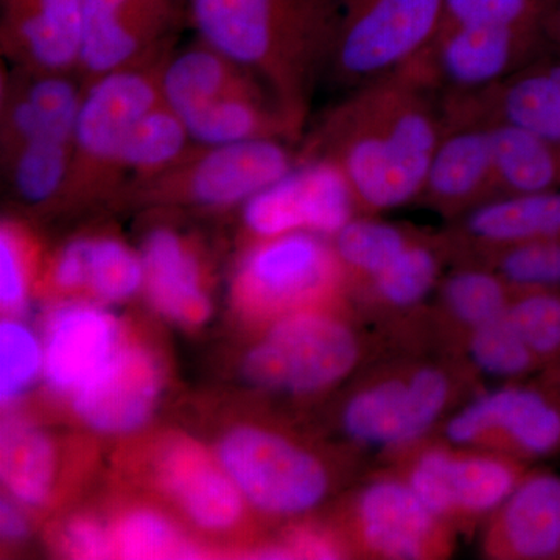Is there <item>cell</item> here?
I'll list each match as a JSON object with an SVG mask.
<instances>
[{
  "label": "cell",
  "instance_id": "obj_1",
  "mask_svg": "<svg viewBox=\"0 0 560 560\" xmlns=\"http://www.w3.org/2000/svg\"><path fill=\"white\" fill-rule=\"evenodd\" d=\"M419 91L415 75L372 81L329 120L323 156L340 165L357 205L390 210L422 194L444 130Z\"/></svg>",
  "mask_w": 560,
  "mask_h": 560
},
{
  "label": "cell",
  "instance_id": "obj_2",
  "mask_svg": "<svg viewBox=\"0 0 560 560\" xmlns=\"http://www.w3.org/2000/svg\"><path fill=\"white\" fill-rule=\"evenodd\" d=\"M200 39L245 66L293 124L318 50H330L338 0H187Z\"/></svg>",
  "mask_w": 560,
  "mask_h": 560
},
{
  "label": "cell",
  "instance_id": "obj_3",
  "mask_svg": "<svg viewBox=\"0 0 560 560\" xmlns=\"http://www.w3.org/2000/svg\"><path fill=\"white\" fill-rule=\"evenodd\" d=\"M167 58L84 84L68 183L58 202L92 201L121 189L125 140L136 121L162 102L161 72Z\"/></svg>",
  "mask_w": 560,
  "mask_h": 560
},
{
  "label": "cell",
  "instance_id": "obj_4",
  "mask_svg": "<svg viewBox=\"0 0 560 560\" xmlns=\"http://www.w3.org/2000/svg\"><path fill=\"white\" fill-rule=\"evenodd\" d=\"M296 165L280 139L195 147L167 171L125 184L117 195L153 205L230 209L283 178Z\"/></svg>",
  "mask_w": 560,
  "mask_h": 560
},
{
  "label": "cell",
  "instance_id": "obj_5",
  "mask_svg": "<svg viewBox=\"0 0 560 560\" xmlns=\"http://www.w3.org/2000/svg\"><path fill=\"white\" fill-rule=\"evenodd\" d=\"M340 268L334 246L313 232L256 241L232 275L231 302L249 319L312 311L337 287Z\"/></svg>",
  "mask_w": 560,
  "mask_h": 560
},
{
  "label": "cell",
  "instance_id": "obj_6",
  "mask_svg": "<svg viewBox=\"0 0 560 560\" xmlns=\"http://www.w3.org/2000/svg\"><path fill=\"white\" fill-rule=\"evenodd\" d=\"M442 14L444 0H338V72L360 83L410 66L436 38Z\"/></svg>",
  "mask_w": 560,
  "mask_h": 560
},
{
  "label": "cell",
  "instance_id": "obj_7",
  "mask_svg": "<svg viewBox=\"0 0 560 560\" xmlns=\"http://www.w3.org/2000/svg\"><path fill=\"white\" fill-rule=\"evenodd\" d=\"M359 360L355 335L315 308L275 319L243 361V374L260 388L318 393L345 378Z\"/></svg>",
  "mask_w": 560,
  "mask_h": 560
},
{
  "label": "cell",
  "instance_id": "obj_8",
  "mask_svg": "<svg viewBox=\"0 0 560 560\" xmlns=\"http://www.w3.org/2000/svg\"><path fill=\"white\" fill-rule=\"evenodd\" d=\"M215 455L246 504L267 514L311 511L329 490V475L318 458L259 427L228 431Z\"/></svg>",
  "mask_w": 560,
  "mask_h": 560
},
{
  "label": "cell",
  "instance_id": "obj_9",
  "mask_svg": "<svg viewBox=\"0 0 560 560\" xmlns=\"http://www.w3.org/2000/svg\"><path fill=\"white\" fill-rule=\"evenodd\" d=\"M186 16L187 0H84L80 81L164 60Z\"/></svg>",
  "mask_w": 560,
  "mask_h": 560
},
{
  "label": "cell",
  "instance_id": "obj_10",
  "mask_svg": "<svg viewBox=\"0 0 560 560\" xmlns=\"http://www.w3.org/2000/svg\"><path fill=\"white\" fill-rule=\"evenodd\" d=\"M357 201L340 165L319 156L294 165L283 178L242 206V221L254 241L313 232L335 237L353 219Z\"/></svg>",
  "mask_w": 560,
  "mask_h": 560
},
{
  "label": "cell",
  "instance_id": "obj_11",
  "mask_svg": "<svg viewBox=\"0 0 560 560\" xmlns=\"http://www.w3.org/2000/svg\"><path fill=\"white\" fill-rule=\"evenodd\" d=\"M162 386L164 372L156 353L139 342L125 340L105 366L69 400L90 429L125 434L149 422Z\"/></svg>",
  "mask_w": 560,
  "mask_h": 560
},
{
  "label": "cell",
  "instance_id": "obj_12",
  "mask_svg": "<svg viewBox=\"0 0 560 560\" xmlns=\"http://www.w3.org/2000/svg\"><path fill=\"white\" fill-rule=\"evenodd\" d=\"M448 399V382L441 371L420 370L408 381H388L361 390L342 412L352 440L396 447L418 440L436 422Z\"/></svg>",
  "mask_w": 560,
  "mask_h": 560
},
{
  "label": "cell",
  "instance_id": "obj_13",
  "mask_svg": "<svg viewBox=\"0 0 560 560\" xmlns=\"http://www.w3.org/2000/svg\"><path fill=\"white\" fill-rule=\"evenodd\" d=\"M44 381L57 396L70 399L124 345V330L98 302L79 300L58 305L43 331Z\"/></svg>",
  "mask_w": 560,
  "mask_h": 560
},
{
  "label": "cell",
  "instance_id": "obj_14",
  "mask_svg": "<svg viewBox=\"0 0 560 560\" xmlns=\"http://www.w3.org/2000/svg\"><path fill=\"white\" fill-rule=\"evenodd\" d=\"M153 470L161 489L198 528L228 533L241 523L246 501L217 455L198 442L183 436L162 442Z\"/></svg>",
  "mask_w": 560,
  "mask_h": 560
},
{
  "label": "cell",
  "instance_id": "obj_15",
  "mask_svg": "<svg viewBox=\"0 0 560 560\" xmlns=\"http://www.w3.org/2000/svg\"><path fill=\"white\" fill-rule=\"evenodd\" d=\"M84 0H0V47L14 68L73 73L83 47Z\"/></svg>",
  "mask_w": 560,
  "mask_h": 560
},
{
  "label": "cell",
  "instance_id": "obj_16",
  "mask_svg": "<svg viewBox=\"0 0 560 560\" xmlns=\"http://www.w3.org/2000/svg\"><path fill=\"white\" fill-rule=\"evenodd\" d=\"M545 28L503 25L441 27L429 49L434 50L441 79L458 91H485L525 68Z\"/></svg>",
  "mask_w": 560,
  "mask_h": 560
},
{
  "label": "cell",
  "instance_id": "obj_17",
  "mask_svg": "<svg viewBox=\"0 0 560 560\" xmlns=\"http://www.w3.org/2000/svg\"><path fill=\"white\" fill-rule=\"evenodd\" d=\"M83 95L72 73L14 69L2 86V153L32 140H72Z\"/></svg>",
  "mask_w": 560,
  "mask_h": 560
},
{
  "label": "cell",
  "instance_id": "obj_18",
  "mask_svg": "<svg viewBox=\"0 0 560 560\" xmlns=\"http://www.w3.org/2000/svg\"><path fill=\"white\" fill-rule=\"evenodd\" d=\"M445 433L456 445L477 444L501 433L523 452L547 455L560 444V412L534 390L497 389L453 416Z\"/></svg>",
  "mask_w": 560,
  "mask_h": 560
},
{
  "label": "cell",
  "instance_id": "obj_19",
  "mask_svg": "<svg viewBox=\"0 0 560 560\" xmlns=\"http://www.w3.org/2000/svg\"><path fill=\"white\" fill-rule=\"evenodd\" d=\"M47 283L57 293L83 300L121 302L143 290V261L119 238L88 235L66 243L50 260Z\"/></svg>",
  "mask_w": 560,
  "mask_h": 560
},
{
  "label": "cell",
  "instance_id": "obj_20",
  "mask_svg": "<svg viewBox=\"0 0 560 560\" xmlns=\"http://www.w3.org/2000/svg\"><path fill=\"white\" fill-rule=\"evenodd\" d=\"M140 256L145 271L143 293L150 304L179 326L205 324L212 302L194 243L172 228H156L147 234Z\"/></svg>",
  "mask_w": 560,
  "mask_h": 560
},
{
  "label": "cell",
  "instance_id": "obj_21",
  "mask_svg": "<svg viewBox=\"0 0 560 560\" xmlns=\"http://www.w3.org/2000/svg\"><path fill=\"white\" fill-rule=\"evenodd\" d=\"M361 534L368 547L385 559H422L436 534L438 517L416 497L408 482H372L359 501Z\"/></svg>",
  "mask_w": 560,
  "mask_h": 560
},
{
  "label": "cell",
  "instance_id": "obj_22",
  "mask_svg": "<svg viewBox=\"0 0 560 560\" xmlns=\"http://www.w3.org/2000/svg\"><path fill=\"white\" fill-rule=\"evenodd\" d=\"M495 187L489 125L455 120L444 131L427 172L422 194L442 208H456L480 200Z\"/></svg>",
  "mask_w": 560,
  "mask_h": 560
},
{
  "label": "cell",
  "instance_id": "obj_23",
  "mask_svg": "<svg viewBox=\"0 0 560 560\" xmlns=\"http://www.w3.org/2000/svg\"><path fill=\"white\" fill-rule=\"evenodd\" d=\"M470 119L506 121L560 143V60L533 62L478 92Z\"/></svg>",
  "mask_w": 560,
  "mask_h": 560
},
{
  "label": "cell",
  "instance_id": "obj_24",
  "mask_svg": "<svg viewBox=\"0 0 560 560\" xmlns=\"http://www.w3.org/2000/svg\"><path fill=\"white\" fill-rule=\"evenodd\" d=\"M256 73L200 39L168 55L161 72L162 102L179 116L220 98L264 90Z\"/></svg>",
  "mask_w": 560,
  "mask_h": 560
},
{
  "label": "cell",
  "instance_id": "obj_25",
  "mask_svg": "<svg viewBox=\"0 0 560 560\" xmlns=\"http://www.w3.org/2000/svg\"><path fill=\"white\" fill-rule=\"evenodd\" d=\"M197 145L217 147L280 139L296 125L278 103H268L264 90L230 95L180 116Z\"/></svg>",
  "mask_w": 560,
  "mask_h": 560
},
{
  "label": "cell",
  "instance_id": "obj_26",
  "mask_svg": "<svg viewBox=\"0 0 560 560\" xmlns=\"http://www.w3.org/2000/svg\"><path fill=\"white\" fill-rule=\"evenodd\" d=\"M57 471V447L46 431L18 416L3 420L0 474L11 499L25 508L44 506L54 493Z\"/></svg>",
  "mask_w": 560,
  "mask_h": 560
},
{
  "label": "cell",
  "instance_id": "obj_27",
  "mask_svg": "<svg viewBox=\"0 0 560 560\" xmlns=\"http://www.w3.org/2000/svg\"><path fill=\"white\" fill-rule=\"evenodd\" d=\"M488 125L497 189L506 190V195L559 189V142L506 121Z\"/></svg>",
  "mask_w": 560,
  "mask_h": 560
},
{
  "label": "cell",
  "instance_id": "obj_28",
  "mask_svg": "<svg viewBox=\"0 0 560 560\" xmlns=\"http://www.w3.org/2000/svg\"><path fill=\"white\" fill-rule=\"evenodd\" d=\"M501 536L523 559H545L560 550V480L550 475L530 478L504 503Z\"/></svg>",
  "mask_w": 560,
  "mask_h": 560
},
{
  "label": "cell",
  "instance_id": "obj_29",
  "mask_svg": "<svg viewBox=\"0 0 560 560\" xmlns=\"http://www.w3.org/2000/svg\"><path fill=\"white\" fill-rule=\"evenodd\" d=\"M466 230L471 237L490 245L560 241V190L506 195L481 202L467 217Z\"/></svg>",
  "mask_w": 560,
  "mask_h": 560
},
{
  "label": "cell",
  "instance_id": "obj_30",
  "mask_svg": "<svg viewBox=\"0 0 560 560\" xmlns=\"http://www.w3.org/2000/svg\"><path fill=\"white\" fill-rule=\"evenodd\" d=\"M195 147L197 143L179 114L164 102L158 103L136 121L125 140L121 153L124 186L167 171L191 153Z\"/></svg>",
  "mask_w": 560,
  "mask_h": 560
},
{
  "label": "cell",
  "instance_id": "obj_31",
  "mask_svg": "<svg viewBox=\"0 0 560 560\" xmlns=\"http://www.w3.org/2000/svg\"><path fill=\"white\" fill-rule=\"evenodd\" d=\"M72 140L38 139L2 153L7 180L28 206L57 205L68 183Z\"/></svg>",
  "mask_w": 560,
  "mask_h": 560
},
{
  "label": "cell",
  "instance_id": "obj_32",
  "mask_svg": "<svg viewBox=\"0 0 560 560\" xmlns=\"http://www.w3.org/2000/svg\"><path fill=\"white\" fill-rule=\"evenodd\" d=\"M116 558L194 559L202 551L161 512L136 508L110 525Z\"/></svg>",
  "mask_w": 560,
  "mask_h": 560
},
{
  "label": "cell",
  "instance_id": "obj_33",
  "mask_svg": "<svg viewBox=\"0 0 560 560\" xmlns=\"http://www.w3.org/2000/svg\"><path fill=\"white\" fill-rule=\"evenodd\" d=\"M451 488L455 510L489 512L506 503L514 492V471L488 456H452Z\"/></svg>",
  "mask_w": 560,
  "mask_h": 560
},
{
  "label": "cell",
  "instance_id": "obj_34",
  "mask_svg": "<svg viewBox=\"0 0 560 560\" xmlns=\"http://www.w3.org/2000/svg\"><path fill=\"white\" fill-rule=\"evenodd\" d=\"M410 238L394 224L352 219L334 237L341 265L375 278L410 245Z\"/></svg>",
  "mask_w": 560,
  "mask_h": 560
},
{
  "label": "cell",
  "instance_id": "obj_35",
  "mask_svg": "<svg viewBox=\"0 0 560 560\" xmlns=\"http://www.w3.org/2000/svg\"><path fill=\"white\" fill-rule=\"evenodd\" d=\"M44 374L43 340L16 316L0 324V400L13 404Z\"/></svg>",
  "mask_w": 560,
  "mask_h": 560
},
{
  "label": "cell",
  "instance_id": "obj_36",
  "mask_svg": "<svg viewBox=\"0 0 560 560\" xmlns=\"http://www.w3.org/2000/svg\"><path fill=\"white\" fill-rule=\"evenodd\" d=\"M36 245L16 221L0 226V305L5 315L18 316L27 308L36 270Z\"/></svg>",
  "mask_w": 560,
  "mask_h": 560
},
{
  "label": "cell",
  "instance_id": "obj_37",
  "mask_svg": "<svg viewBox=\"0 0 560 560\" xmlns=\"http://www.w3.org/2000/svg\"><path fill=\"white\" fill-rule=\"evenodd\" d=\"M440 265L433 250L419 243H410L385 270L374 279L378 294L397 307L418 304L436 283Z\"/></svg>",
  "mask_w": 560,
  "mask_h": 560
},
{
  "label": "cell",
  "instance_id": "obj_38",
  "mask_svg": "<svg viewBox=\"0 0 560 560\" xmlns=\"http://www.w3.org/2000/svg\"><path fill=\"white\" fill-rule=\"evenodd\" d=\"M558 0H444L441 27L503 25L545 28Z\"/></svg>",
  "mask_w": 560,
  "mask_h": 560
},
{
  "label": "cell",
  "instance_id": "obj_39",
  "mask_svg": "<svg viewBox=\"0 0 560 560\" xmlns=\"http://www.w3.org/2000/svg\"><path fill=\"white\" fill-rule=\"evenodd\" d=\"M444 298L453 315L474 329L501 318L510 307L503 280L480 270L453 275L445 283Z\"/></svg>",
  "mask_w": 560,
  "mask_h": 560
},
{
  "label": "cell",
  "instance_id": "obj_40",
  "mask_svg": "<svg viewBox=\"0 0 560 560\" xmlns=\"http://www.w3.org/2000/svg\"><path fill=\"white\" fill-rule=\"evenodd\" d=\"M470 353L477 366L497 377H514L528 371L533 350L512 329L504 315L480 327L471 335Z\"/></svg>",
  "mask_w": 560,
  "mask_h": 560
},
{
  "label": "cell",
  "instance_id": "obj_41",
  "mask_svg": "<svg viewBox=\"0 0 560 560\" xmlns=\"http://www.w3.org/2000/svg\"><path fill=\"white\" fill-rule=\"evenodd\" d=\"M501 278L523 289L560 285V241H534L508 246L501 256Z\"/></svg>",
  "mask_w": 560,
  "mask_h": 560
},
{
  "label": "cell",
  "instance_id": "obj_42",
  "mask_svg": "<svg viewBox=\"0 0 560 560\" xmlns=\"http://www.w3.org/2000/svg\"><path fill=\"white\" fill-rule=\"evenodd\" d=\"M504 318L534 355H547L560 348V298L533 293L508 307Z\"/></svg>",
  "mask_w": 560,
  "mask_h": 560
},
{
  "label": "cell",
  "instance_id": "obj_43",
  "mask_svg": "<svg viewBox=\"0 0 560 560\" xmlns=\"http://www.w3.org/2000/svg\"><path fill=\"white\" fill-rule=\"evenodd\" d=\"M451 453L431 451L420 456L411 470L410 486L416 497L438 518L455 511V501L451 488Z\"/></svg>",
  "mask_w": 560,
  "mask_h": 560
},
{
  "label": "cell",
  "instance_id": "obj_44",
  "mask_svg": "<svg viewBox=\"0 0 560 560\" xmlns=\"http://www.w3.org/2000/svg\"><path fill=\"white\" fill-rule=\"evenodd\" d=\"M62 555L73 559L116 558L113 529L92 515L70 517L57 536Z\"/></svg>",
  "mask_w": 560,
  "mask_h": 560
},
{
  "label": "cell",
  "instance_id": "obj_45",
  "mask_svg": "<svg viewBox=\"0 0 560 560\" xmlns=\"http://www.w3.org/2000/svg\"><path fill=\"white\" fill-rule=\"evenodd\" d=\"M0 533H2L3 540L10 541V544L24 540L31 533V522L25 514L24 504L11 497L0 504Z\"/></svg>",
  "mask_w": 560,
  "mask_h": 560
},
{
  "label": "cell",
  "instance_id": "obj_46",
  "mask_svg": "<svg viewBox=\"0 0 560 560\" xmlns=\"http://www.w3.org/2000/svg\"><path fill=\"white\" fill-rule=\"evenodd\" d=\"M545 33L548 38L556 40L560 46V13L558 11L551 10V13L548 14L547 21H545Z\"/></svg>",
  "mask_w": 560,
  "mask_h": 560
}]
</instances>
